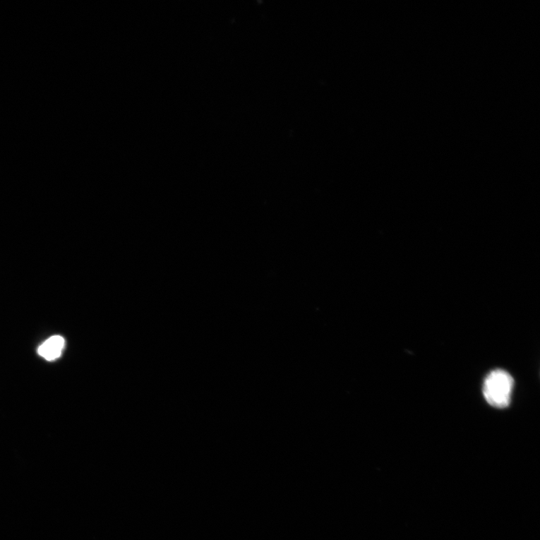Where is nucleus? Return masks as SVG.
<instances>
[{"label": "nucleus", "instance_id": "obj_1", "mask_svg": "<svg viewBox=\"0 0 540 540\" xmlns=\"http://www.w3.org/2000/svg\"><path fill=\"white\" fill-rule=\"evenodd\" d=\"M514 380L508 371L496 369L486 376L483 388L484 398L492 407H508L511 402Z\"/></svg>", "mask_w": 540, "mask_h": 540}, {"label": "nucleus", "instance_id": "obj_2", "mask_svg": "<svg viewBox=\"0 0 540 540\" xmlns=\"http://www.w3.org/2000/svg\"><path fill=\"white\" fill-rule=\"evenodd\" d=\"M64 347L65 340L62 336L54 335L39 347L38 353L48 361H52L61 356Z\"/></svg>", "mask_w": 540, "mask_h": 540}]
</instances>
